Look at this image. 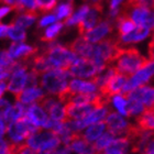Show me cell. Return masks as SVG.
<instances>
[{
	"label": "cell",
	"instance_id": "1",
	"mask_svg": "<svg viewBox=\"0 0 154 154\" xmlns=\"http://www.w3.org/2000/svg\"><path fill=\"white\" fill-rule=\"evenodd\" d=\"M150 62L151 60L144 57L137 48H121L112 65L118 73L125 75L127 77H131L138 71L144 68Z\"/></svg>",
	"mask_w": 154,
	"mask_h": 154
},
{
	"label": "cell",
	"instance_id": "2",
	"mask_svg": "<svg viewBox=\"0 0 154 154\" xmlns=\"http://www.w3.org/2000/svg\"><path fill=\"white\" fill-rule=\"evenodd\" d=\"M41 52L48 57L52 68L68 69L78 57V55L75 54L69 48H66L54 41L48 42V44L45 45Z\"/></svg>",
	"mask_w": 154,
	"mask_h": 154
},
{
	"label": "cell",
	"instance_id": "3",
	"mask_svg": "<svg viewBox=\"0 0 154 154\" xmlns=\"http://www.w3.org/2000/svg\"><path fill=\"white\" fill-rule=\"evenodd\" d=\"M40 77V84L43 89L48 91V95H58L67 88L68 80L74 76L68 69L52 68L43 73Z\"/></svg>",
	"mask_w": 154,
	"mask_h": 154
},
{
	"label": "cell",
	"instance_id": "4",
	"mask_svg": "<svg viewBox=\"0 0 154 154\" xmlns=\"http://www.w3.org/2000/svg\"><path fill=\"white\" fill-rule=\"evenodd\" d=\"M38 129H40L38 127H36L26 116H24L19 120L10 123L7 129V133L10 142L19 144V143H24V141L28 140L32 134H34Z\"/></svg>",
	"mask_w": 154,
	"mask_h": 154
},
{
	"label": "cell",
	"instance_id": "5",
	"mask_svg": "<svg viewBox=\"0 0 154 154\" xmlns=\"http://www.w3.org/2000/svg\"><path fill=\"white\" fill-rule=\"evenodd\" d=\"M29 65L23 62H18L14 65L12 74L10 76V80L8 83V91L17 96L24 89L28 79V72H29Z\"/></svg>",
	"mask_w": 154,
	"mask_h": 154
},
{
	"label": "cell",
	"instance_id": "6",
	"mask_svg": "<svg viewBox=\"0 0 154 154\" xmlns=\"http://www.w3.org/2000/svg\"><path fill=\"white\" fill-rule=\"evenodd\" d=\"M68 71L71 72V74L74 77L93 78L99 73L100 69L91 60L78 56L71 67L68 68Z\"/></svg>",
	"mask_w": 154,
	"mask_h": 154
},
{
	"label": "cell",
	"instance_id": "7",
	"mask_svg": "<svg viewBox=\"0 0 154 154\" xmlns=\"http://www.w3.org/2000/svg\"><path fill=\"white\" fill-rule=\"evenodd\" d=\"M103 5H101V1L93 2L86 17L77 24L78 33H79L80 35H84L85 33L88 32L93 28H95L100 22V16L103 13Z\"/></svg>",
	"mask_w": 154,
	"mask_h": 154
},
{
	"label": "cell",
	"instance_id": "8",
	"mask_svg": "<svg viewBox=\"0 0 154 154\" xmlns=\"http://www.w3.org/2000/svg\"><path fill=\"white\" fill-rule=\"evenodd\" d=\"M8 52L14 61L26 63L29 58L32 57L33 55L38 53V48L24 44L23 42H13L10 45Z\"/></svg>",
	"mask_w": 154,
	"mask_h": 154
},
{
	"label": "cell",
	"instance_id": "9",
	"mask_svg": "<svg viewBox=\"0 0 154 154\" xmlns=\"http://www.w3.org/2000/svg\"><path fill=\"white\" fill-rule=\"evenodd\" d=\"M127 80H128V77L125 75H122L120 73H118V72H116L115 74L109 78V80L107 82L106 85L100 88L99 91L103 95H106V96L112 98L116 95L121 94Z\"/></svg>",
	"mask_w": 154,
	"mask_h": 154
},
{
	"label": "cell",
	"instance_id": "10",
	"mask_svg": "<svg viewBox=\"0 0 154 154\" xmlns=\"http://www.w3.org/2000/svg\"><path fill=\"white\" fill-rule=\"evenodd\" d=\"M97 109L95 103H65V113H66V119H83L88 115L93 112L94 110ZM65 119V120H66Z\"/></svg>",
	"mask_w": 154,
	"mask_h": 154
},
{
	"label": "cell",
	"instance_id": "11",
	"mask_svg": "<svg viewBox=\"0 0 154 154\" xmlns=\"http://www.w3.org/2000/svg\"><path fill=\"white\" fill-rule=\"evenodd\" d=\"M112 22L110 20H103V21H100L95 28L89 30L88 32H86L82 36L90 43H98L101 40H103L105 36H107L109 33L112 32Z\"/></svg>",
	"mask_w": 154,
	"mask_h": 154
},
{
	"label": "cell",
	"instance_id": "12",
	"mask_svg": "<svg viewBox=\"0 0 154 154\" xmlns=\"http://www.w3.org/2000/svg\"><path fill=\"white\" fill-rule=\"evenodd\" d=\"M125 99L133 98L139 101H141L145 106V108H152L154 106V87L150 86H140L135 89L131 90L125 96H123Z\"/></svg>",
	"mask_w": 154,
	"mask_h": 154
},
{
	"label": "cell",
	"instance_id": "13",
	"mask_svg": "<svg viewBox=\"0 0 154 154\" xmlns=\"http://www.w3.org/2000/svg\"><path fill=\"white\" fill-rule=\"evenodd\" d=\"M107 127L116 137H125L130 123L125 121L121 116L116 112H110L106 118Z\"/></svg>",
	"mask_w": 154,
	"mask_h": 154
},
{
	"label": "cell",
	"instance_id": "14",
	"mask_svg": "<svg viewBox=\"0 0 154 154\" xmlns=\"http://www.w3.org/2000/svg\"><path fill=\"white\" fill-rule=\"evenodd\" d=\"M26 116L36 127L42 129H44L46 127L48 120H50V117L48 116L46 111L36 103H32V105H29Z\"/></svg>",
	"mask_w": 154,
	"mask_h": 154
},
{
	"label": "cell",
	"instance_id": "15",
	"mask_svg": "<svg viewBox=\"0 0 154 154\" xmlns=\"http://www.w3.org/2000/svg\"><path fill=\"white\" fill-rule=\"evenodd\" d=\"M45 97V93L43 88L40 87H26L20 94L16 96V100L19 103H22L24 105H32L34 103H38Z\"/></svg>",
	"mask_w": 154,
	"mask_h": 154
},
{
	"label": "cell",
	"instance_id": "16",
	"mask_svg": "<svg viewBox=\"0 0 154 154\" xmlns=\"http://www.w3.org/2000/svg\"><path fill=\"white\" fill-rule=\"evenodd\" d=\"M55 137H57V134H55L54 132L51 131V130H46V129L43 130V129L40 128L34 134H32L26 140V143L30 148H32L36 152L42 145H44L45 143L51 141L52 139H54Z\"/></svg>",
	"mask_w": 154,
	"mask_h": 154
},
{
	"label": "cell",
	"instance_id": "17",
	"mask_svg": "<svg viewBox=\"0 0 154 154\" xmlns=\"http://www.w3.org/2000/svg\"><path fill=\"white\" fill-rule=\"evenodd\" d=\"M94 46H95V43H90L80 35L74 42H72L68 48L78 56L91 60L94 55Z\"/></svg>",
	"mask_w": 154,
	"mask_h": 154
},
{
	"label": "cell",
	"instance_id": "18",
	"mask_svg": "<svg viewBox=\"0 0 154 154\" xmlns=\"http://www.w3.org/2000/svg\"><path fill=\"white\" fill-rule=\"evenodd\" d=\"M68 146H69L72 151L77 154H99V152L97 151L96 148L94 146V144H91L90 142L86 141L84 139L82 133Z\"/></svg>",
	"mask_w": 154,
	"mask_h": 154
},
{
	"label": "cell",
	"instance_id": "19",
	"mask_svg": "<svg viewBox=\"0 0 154 154\" xmlns=\"http://www.w3.org/2000/svg\"><path fill=\"white\" fill-rule=\"evenodd\" d=\"M151 30L145 28V26H138L132 32L128 33L123 36H119V41L121 44H129V43H137L142 40H144L150 34Z\"/></svg>",
	"mask_w": 154,
	"mask_h": 154
},
{
	"label": "cell",
	"instance_id": "20",
	"mask_svg": "<svg viewBox=\"0 0 154 154\" xmlns=\"http://www.w3.org/2000/svg\"><path fill=\"white\" fill-rule=\"evenodd\" d=\"M106 125H107V123L105 121H99V122H96V123H93V125H88L86 128V130H85L83 133L84 139H85L86 141L90 142V143L95 142L105 133Z\"/></svg>",
	"mask_w": 154,
	"mask_h": 154
},
{
	"label": "cell",
	"instance_id": "21",
	"mask_svg": "<svg viewBox=\"0 0 154 154\" xmlns=\"http://www.w3.org/2000/svg\"><path fill=\"white\" fill-rule=\"evenodd\" d=\"M68 88L74 91V93H84V94H90L96 93L98 87L93 80L90 82H85L80 79H72L71 83L68 84Z\"/></svg>",
	"mask_w": 154,
	"mask_h": 154
},
{
	"label": "cell",
	"instance_id": "22",
	"mask_svg": "<svg viewBox=\"0 0 154 154\" xmlns=\"http://www.w3.org/2000/svg\"><path fill=\"white\" fill-rule=\"evenodd\" d=\"M28 107H29V105H24V103H22L17 101L16 105L10 108V110L7 112V115L5 116V118H3L7 123V127H8L10 123H12V122L17 121V120L21 119L22 117H24V116L26 115Z\"/></svg>",
	"mask_w": 154,
	"mask_h": 154
},
{
	"label": "cell",
	"instance_id": "23",
	"mask_svg": "<svg viewBox=\"0 0 154 154\" xmlns=\"http://www.w3.org/2000/svg\"><path fill=\"white\" fill-rule=\"evenodd\" d=\"M116 23H117V29H118L119 36H123L125 34H128V33L132 32L138 26L130 17L125 16L122 13H120L116 18Z\"/></svg>",
	"mask_w": 154,
	"mask_h": 154
},
{
	"label": "cell",
	"instance_id": "24",
	"mask_svg": "<svg viewBox=\"0 0 154 154\" xmlns=\"http://www.w3.org/2000/svg\"><path fill=\"white\" fill-rule=\"evenodd\" d=\"M38 17V12H21L18 13L17 17L13 19L11 23L14 26L22 28V29H26L31 26Z\"/></svg>",
	"mask_w": 154,
	"mask_h": 154
},
{
	"label": "cell",
	"instance_id": "25",
	"mask_svg": "<svg viewBox=\"0 0 154 154\" xmlns=\"http://www.w3.org/2000/svg\"><path fill=\"white\" fill-rule=\"evenodd\" d=\"M137 123L143 130H153L154 131V111L152 108L146 109L139 116L137 119Z\"/></svg>",
	"mask_w": 154,
	"mask_h": 154
},
{
	"label": "cell",
	"instance_id": "26",
	"mask_svg": "<svg viewBox=\"0 0 154 154\" xmlns=\"http://www.w3.org/2000/svg\"><path fill=\"white\" fill-rule=\"evenodd\" d=\"M64 26H65L64 22H61V21L51 24V26H48V29L44 31L43 35L41 36V41L46 42V43H48V42H53L55 40V38L61 33L62 29L64 28Z\"/></svg>",
	"mask_w": 154,
	"mask_h": 154
},
{
	"label": "cell",
	"instance_id": "27",
	"mask_svg": "<svg viewBox=\"0 0 154 154\" xmlns=\"http://www.w3.org/2000/svg\"><path fill=\"white\" fill-rule=\"evenodd\" d=\"M89 9H90L89 5H84V6L79 7L76 12L73 13L68 19L65 20L64 24L66 26H75V24H78V23L86 17V14L88 13Z\"/></svg>",
	"mask_w": 154,
	"mask_h": 154
},
{
	"label": "cell",
	"instance_id": "28",
	"mask_svg": "<svg viewBox=\"0 0 154 154\" xmlns=\"http://www.w3.org/2000/svg\"><path fill=\"white\" fill-rule=\"evenodd\" d=\"M50 115V118L54 119L56 121H65L66 113H65V105H63L62 101L57 100L48 111Z\"/></svg>",
	"mask_w": 154,
	"mask_h": 154
},
{
	"label": "cell",
	"instance_id": "29",
	"mask_svg": "<svg viewBox=\"0 0 154 154\" xmlns=\"http://www.w3.org/2000/svg\"><path fill=\"white\" fill-rule=\"evenodd\" d=\"M55 11V16L57 18V20H66L68 19L69 17L73 14V11H74V5L72 1H68V2L61 3L58 7H56L54 9Z\"/></svg>",
	"mask_w": 154,
	"mask_h": 154
},
{
	"label": "cell",
	"instance_id": "30",
	"mask_svg": "<svg viewBox=\"0 0 154 154\" xmlns=\"http://www.w3.org/2000/svg\"><path fill=\"white\" fill-rule=\"evenodd\" d=\"M116 139H117V137H116L113 133H111L110 131L105 132V133H103V134L101 135L98 140L95 141L94 146L96 148V150L98 152H101V151H103L107 146H109V145L115 141Z\"/></svg>",
	"mask_w": 154,
	"mask_h": 154
},
{
	"label": "cell",
	"instance_id": "31",
	"mask_svg": "<svg viewBox=\"0 0 154 154\" xmlns=\"http://www.w3.org/2000/svg\"><path fill=\"white\" fill-rule=\"evenodd\" d=\"M127 100V116L128 117H132V116L139 115L142 113L146 108L141 101H139L133 98H128Z\"/></svg>",
	"mask_w": 154,
	"mask_h": 154
},
{
	"label": "cell",
	"instance_id": "32",
	"mask_svg": "<svg viewBox=\"0 0 154 154\" xmlns=\"http://www.w3.org/2000/svg\"><path fill=\"white\" fill-rule=\"evenodd\" d=\"M8 38L13 40L14 42H23L26 38V33L24 29L19 28L14 24H9V30H8Z\"/></svg>",
	"mask_w": 154,
	"mask_h": 154
},
{
	"label": "cell",
	"instance_id": "33",
	"mask_svg": "<svg viewBox=\"0 0 154 154\" xmlns=\"http://www.w3.org/2000/svg\"><path fill=\"white\" fill-rule=\"evenodd\" d=\"M40 13H48L56 8V0H35Z\"/></svg>",
	"mask_w": 154,
	"mask_h": 154
},
{
	"label": "cell",
	"instance_id": "34",
	"mask_svg": "<svg viewBox=\"0 0 154 154\" xmlns=\"http://www.w3.org/2000/svg\"><path fill=\"white\" fill-rule=\"evenodd\" d=\"M112 101L118 112H120L122 116H127V101L125 97L122 95H116L112 98Z\"/></svg>",
	"mask_w": 154,
	"mask_h": 154
},
{
	"label": "cell",
	"instance_id": "35",
	"mask_svg": "<svg viewBox=\"0 0 154 154\" xmlns=\"http://www.w3.org/2000/svg\"><path fill=\"white\" fill-rule=\"evenodd\" d=\"M12 154H36V152L32 148H30L28 143H19L16 144L13 143Z\"/></svg>",
	"mask_w": 154,
	"mask_h": 154
},
{
	"label": "cell",
	"instance_id": "36",
	"mask_svg": "<svg viewBox=\"0 0 154 154\" xmlns=\"http://www.w3.org/2000/svg\"><path fill=\"white\" fill-rule=\"evenodd\" d=\"M13 143L0 138V154H12Z\"/></svg>",
	"mask_w": 154,
	"mask_h": 154
},
{
	"label": "cell",
	"instance_id": "37",
	"mask_svg": "<svg viewBox=\"0 0 154 154\" xmlns=\"http://www.w3.org/2000/svg\"><path fill=\"white\" fill-rule=\"evenodd\" d=\"M56 16L55 14H48V16H44L42 18L38 23V29H41V28H44V26H48V24H53V23L56 22Z\"/></svg>",
	"mask_w": 154,
	"mask_h": 154
},
{
	"label": "cell",
	"instance_id": "38",
	"mask_svg": "<svg viewBox=\"0 0 154 154\" xmlns=\"http://www.w3.org/2000/svg\"><path fill=\"white\" fill-rule=\"evenodd\" d=\"M11 107H12V105L10 103L9 100L1 98L0 99V117L5 118V116L7 115V112L9 111Z\"/></svg>",
	"mask_w": 154,
	"mask_h": 154
},
{
	"label": "cell",
	"instance_id": "39",
	"mask_svg": "<svg viewBox=\"0 0 154 154\" xmlns=\"http://www.w3.org/2000/svg\"><path fill=\"white\" fill-rule=\"evenodd\" d=\"M72 150L69 149L68 145H64V146H62V148H57L55 149L54 152L52 154H71Z\"/></svg>",
	"mask_w": 154,
	"mask_h": 154
},
{
	"label": "cell",
	"instance_id": "40",
	"mask_svg": "<svg viewBox=\"0 0 154 154\" xmlns=\"http://www.w3.org/2000/svg\"><path fill=\"white\" fill-rule=\"evenodd\" d=\"M12 10H14V9H13V7H11V6L1 7V8H0V20L2 19L3 17H6L9 12H11ZM0 24H1V23H0Z\"/></svg>",
	"mask_w": 154,
	"mask_h": 154
},
{
	"label": "cell",
	"instance_id": "41",
	"mask_svg": "<svg viewBox=\"0 0 154 154\" xmlns=\"http://www.w3.org/2000/svg\"><path fill=\"white\" fill-rule=\"evenodd\" d=\"M148 51H149V57H150V60L154 61V35L152 36L151 41L149 43Z\"/></svg>",
	"mask_w": 154,
	"mask_h": 154
},
{
	"label": "cell",
	"instance_id": "42",
	"mask_svg": "<svg viewBox=\"0 0 154 154\" xmlns=\"http://www.w3.org/2000/svg\"><path fill=\"white\" fill-rule=\"evenodd\" d=\"M7 129H8V127H7L5 119L2 117H0V138H3V135L6 134L7 132Z\"/></svg>",
	"mask_w": 154,
	"mask_h": 154
},
{
	"label": "cell",
	"instance_id": "43",
	"mask_svg": "<svg viewBox=\"0 0 154 154\" xmlns=\"http://www.w3.org/2000/svg\"><path fill=\"white\" fill-rule=\"evenodd\" d=\"M0 2L6 3V5H8V6L13 7V9L16 10L17 8H18V6H19L20 0H0Z\"/></svg>",
	"mask_w": 154,
	"mask_h": 154
},
{
	"label": "cell",
	"instance_id": "44",
	"mask_svg": "<svg viewBox=\"0 0 154 154\" xmlns=\"http://www.w3.org/2000/svg\"><path fill=\"white\" fill-rule=\"evenodd\" d=\"M8 30H9V26L0 24V38L8 36Z\"/></svg>",
	"mask_w": 154,
	"mask_h": 154
},
{
	"label": "cell",
	"instance_id": "45",
	"mask_svg": "<svg viewBox=\"0 0 154 154\" xmlns=\"http://www.w3.org/2000/svg\"><path fill=\"white\" fill-rule=\"evenodd\" d=\"M123 0H110V10H113V9H118L119 6L121 5V2Z\"/></svg>",
	"mask_w": 154,
	"mask_h": 154
},
{
	"label": "cell",
	"instance_id": "46",
	"mask_svg": "<svg viewBox=\"0 0 154 154\" xmlns=\"http://www.w3.org/2000/svg\"><path fill=\"white\" fill-rule=\"evenodd\" d=\"M7 89H8V84L6 83V80H0V99Z\"/></svg>",
	"mask_w": 154,
	"mask_h": 154
},
{
	"label": "cell",
	"instance_id": "47",
	"mask_svg": "<svg viewBox=\"0 0 154 154\" xmlns=\"http://www.w3.org/2000/svg\"><path fill=\"white\" fill-rule=\"evenodd\" d=\"M99 154H125V153H121V152H105V151H101V152H99Z\"/></svg>",
	"mask_w": 154,
	"mask_h": 154
},
{
	"label": "cell",
	"instance_id": "48",
	"mask_svg": "<svg viewBox=\"0 0 154 154\" xmlns=\"http://www.w3.org/2000/svg\"><path fill=\"white\" fill-rule=\"evenodd\" d=\"M96 1H101V0H93V2H96Z\"/></svg>",
	"mask_w": 154,
	"mask_h": 154
},
{
	"label": "cell",
	"instance_id": "49",
	"mask_svg": "<svg viewBox=\"0 0 154 154\" xmlns=\"http://www.w3.org/2000/svg\"><path fill=\"white\" fill-rule=\"evenodd\" d=\"M152 109H153V111H154V106H153V107H152Z\"/></svg>",
	"mask_w": 154,
	"mask_h": 154
},
{
	"label": "cell",
	"instance_id": "50",
	"mask_svg": "<svg viewBox=\"0 0 154 154\" xmlns=\"http://www.w3.org/2000/svg\"><path fill=\"white\" fill-rule=\"evenodd\" d=\"M153 35H154V34H153Z\"/></svg>",
	"mask_w": 154,
	"mask_h": 154
}]
</instances>
